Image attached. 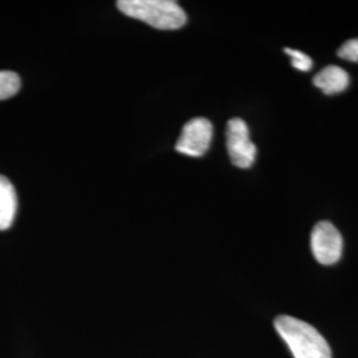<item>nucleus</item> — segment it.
<instances>
[{
	"instance_id": "nucleus-7",
	"label": "nucleus",
	"mask_w": 358,
	"mask_h": 358,
	"mask_svg": "<svg viewBox=\"0 0 358 358\" xmlns=\"http://www.w3.org/2000/svg\"><path fill=\"white\" fill-rule=\"evenodd\" d=\"M17 210L16 192L10 179L0 176V231L8 230L13 226Z\"/></svg>"
},
{
	"instance_id": "nucleus-2",
	"label": "nucleus",
	"mask_w": 358,
	"mask_h": 358,
	"mask_svg": "<svg viewBox=\"0 0 358 358\" xmlns=\"http://www.w3.org/2000/svg\"><path fill=\"white\" fill-rule=\"evenodd\" d=\"M117 7L129 17L148 23L157 29L173 31L185 26L186 13L171 0H120Z\"/></svg>"
},
{
	"instance_id": "nucleus-1",
	"label": "nucleus",
	"mask_w": 358,
	"mask_h": 358,
	"mask_svg": "<svg viewBox=\"0 0 358 358\" xmlns=\"http://www.w3.org/2000/svg\"><path fill=\"white\" fill-rule=\"evenodd\" d=\"M275 328L294 358H332V350L327 340L306 321L282 315L276 317Z\"/></svg>"
},
{
	"instance_id": "nucleus-4",
	"label": "nucleus",
	"mask_w": 358,
	"mask_h": 358,
	"mask_svg": "<svg viewBox=\"0 0 358 358\" xmlns=\"http://www.w3.org/2000/svg\"><path fill=\"white\" fill-rule=\"evenodd\" d=\"M343 236L331 222H320L310 235V247L316 260L324 266H332L343 255Z\"/></svg>"
},
{
	"instance_id": "nucleus-9",
	"label": "nucleus",
	"mask_w": 358,
	"mask_h": 358,
	"mask_svg": "<svg viewBox=\"0 0 358 358\" xmlns=\"http://www.w3.org/2000/svg\"><path fill=\"white\" fill-rule=\"evenodd\" d=\"M284 51L291 57V64L297 71L308 72L313 66L312 59L308 55H306L304 52L297 51V50H294V48H285Z\"/></svg>"
},
{
	"instance_id": "nucleus-6",
	"label": "nucleus",
	"mask_w": 358,
	"mask_h": 358,
	"mask_svg": "<svg viewBox=\"0 0 358 358\" xmlns=\"http://www.w3.org/2000/svg\"><path fill=\"white\" fill-rule=\"evenodd\" d=\"M313 84L325 94L332 96L344 92L349 87V75L346 73L345 69L337 65H329L321 69L315 76Z\"/></svg>"
},
{
	"instance_id": "nucleus-8",
	"label": "nucleus",
	"mask_w": 358,
	"mask_h": 358,
	"mask_svg": "<svg viewBox=\"0 0 358 358\" xmlns=\"http://www.w3.org/2000/svg\"><path fill=\"white\" fill-rule=\"evenodd\" d=\"M20 90V77L15 72L0 71V100L11 99Z\"/></svg>"
},
{
	"instance_id": "nucleus-3",
	"label": "nucleus",
	"mask_w": 358,
	"mask_h": 358,
	"mask_svg": "<svg viewBox=\"0 0 358 358\" xmlns=\"http://www.w3.org/2000/svg\"><path fill=\"white\" fill-rule=\"evenodd\" d=\"M226 146L231 162L236 167L248 169L255 162L256 146L250 138V130L242 118H232L226 129Z\"/></svg>"
},
{
	"instance_id": "nucleus-5",
	"label": "nucleus",
	"mask_w": 358,
	"mask_h": 358,
	"mask_svg": "<svg viewBox=\"0 0 358 358\" xmlns=\"http://www.w3.org/2000/svg\"><path fill=\"white\" fill-rule=\"evenodd\" d=\"M213 140V125L206 118L190 120L180 133L176 145L177 152L190 157H202L210 149Z\"/></svg>"
},
{
	"instance_id": "nucleus-10",
	"label": "nucleus",
	"mask_w": 358,
	"mask_h": 358,
	"mask_svg": "<svg viewBox=\"0 0 358 358\" xmlns=\"http://www.w3.org/2000/svg\"><path fill=\"white\" fill-rule=\"evenodd\" d=\"M337 55L348 60V62H352V63H357L358 62V38H352V40H348L346 43H344L340 50L337 52Z\"/></svg>"
}]
</instances>
